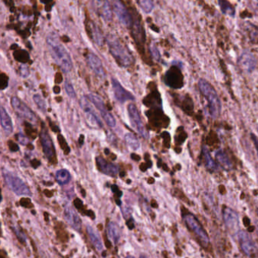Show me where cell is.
<instances>
[{
	"instance_id": "cell-1",
	"label": "cell",
	"mask_w": 258,
	"mask_h": 258,
	"mask_svg": "<svg viewBox=\"0 0 258 258\" xmlns=\"http://www.w3.org/2000/svg\"><path fill=\"white\" fill-rule=\"evenodd\" d=\"M48 48L56 65L64 73L67 74L72 70L73 63L71 55L60 41L59 36L55 33H51L46 38Z\"/></svg>"
},
{
	"instance_id": "cell-2",
	"label": "cell",
	"mask_w": 258,
	"mask_h": 258,
	"mask_svg": "<svg viewBox=\"0 0 258 258\" xmlns=\"http://www.w3.org/2000/svg\"><path fill=\"white\" fill-rule=\"evenodd\" d=\"M106 42L109 46V52L118 65L124 68H128L132 65L134 62L133 56L116 36L113 34L108 35Z\"/></svg>"
},
{
	"instance_id": "cell-3",
	"label": "cell",
	"mask_w": 258,
	"mask_h": 258,
	"mask_svg": "<svg viewBox=\"0 0 258 258\" xmlns=\"http://www.w3.org/2000/svg\"><path fill=\"white\" fill-rule=\"evenodd\" d=\"M198 88L208 102L210 115L212 118H217L221 114V103L217 92L211 84L204 79L198 81Z\"/></svg>"
},
{
	"instance_id": "cell-4",
	"label": "cell",
	"mask_w": 258,
	"mask_h": 258,
	"mask_svg": "<svg viewBox=\"0 0 258 258\" xmlns=\"http://www.w3.org/2000/svg\"><path fill=\"white\" fill-rule=\"evenodd\" d=\"M2 172L5 184L15 195L18 196H31V191L21 178L6 169H2Z\"/></svg>"
},
{
	"instance_id": "cell-5",
	"label": "cell",
	"mask_w": 258,
	"mask_h": 258,
	"mask_svg": "<svg viewBox=\"0 0 258 258\" xmlns=\"http://www.w3.org/2000/svg\"><path fill=\"white\" fill-rule=\"evenodd\" d=\"M184 221L186 227L198 238L201 244L204 247H207L209 244V237H208V233L196 217L193 214H186L184 216Z\"/></svg>"
},
{
	"instance_id": "cell-6",
	"label": "cell",
	"mask_w": 258,
	"mask_h": 258,
	"mask_svg": "<svg viewBox=\"0 0 258 258\" xmlns=\"http://www.w3.org/2000/svg\"><path fill=\"white\" fill-rule=\"evenodd\" d=\"M80 105H81V109L84 112L87 125L90 128H95V129L103 128V122L96 115L93 106L90 104V99H88V97L83 96L80 99Z\"/></svg>"
},
{
	"instance_id": "cell-7",
	"label": "cell",
	"mask_w": 258,
	"mask_h": 258,
	"mask_svg": "<svg viewBox=\"0 0 258 258\" xmlns=\"http://www.w3.org/2000/svg\"><path fill=\"white\" fill-rule=\"evenodd\" d=\"M11 104L14 110L15 111L16 113L21 117V118L26 119V120L30 122L32 124H36L37 122L36 115L34 112L25 104L23 103L21 99L14 96L11 98Z\"/></svg>"
},
{
	"instance_id": "cell-8",
	"label": "cell",
	"mask_w": 258,
	"mask_h": 258,
	"mask_svg": "<svg viewBox=\"0 0 258 258\" xmlns=\"http://www.w3.org/2000/svg\"><path fill=\"white\" fill-rule=\"evenodd\" d=\"M128 115H129V121L132 128L138 132L141 136L145 138H148V131L144 127L141 119L140 115L138 113V109L134 104H129L128 108Z\"/></svg>"
},
{
	"instance_id": "cell-9",
	"label": "cell",
	"mask_w": 258,
	"mask_h": 258,
	"mask_svg": "<svg viewBox=\"0 0 258 258\" xmlns=\"http://www.w3.org/2000/svg\"><path fill=\"white\" fill-rule=\"evenodd\" d=\"M112 6H113V11H115V14L120 22L125 27H129V28L132 27V24H133L132 16L127 9L125 4L121 0H113Z\"/></svg>"
},
{
	"instance_id": "cell-10",
	"label": "cell",
	"mask_w": 258,
	"mask_h": 258,
	"mask_svg": "<svg viewBox=\"0 0 258 258\" xmlns=\"http://www.w3.org/2000/svg\"><path fill=\"white\" fill-rule=\"evenodd\" d=\"M39 139H40V142H41L43 153H44L48 161L53 162L55 158V148L52 138H51L50 135H49L46 128H43L40 131Z\"/></svg>"
},
{
	"instance_id": "cell-11",
	"label": "cell",
	"mask_w": 258,
	"mask_h": 258,
	"mask_svg": "<svg viewBox=\"0 0 258 258\" xmlns=\"http://www.w3.org/2000/svg\"><path fill=\"white\" fill-rule=\"evenodd\" d=\"M238 239H239L240 248L245 255L252 256L254 254L256 253V245L252 240V236L247 232L243 230L238 232Z\"/></svg>"
},
{
	"instance_id": "cell-12",
	"label": "cell",
	"mask_w": 258,
	"mask_h": 258,
	"mask_svg": "<svg viewBox=\"0 0 258 258\" xmlns=\"http://www.w3.org/2000/svg\"><path fill=\"white\" fill-rule=\"evenodd\" d=\"M93 2L96 12L103 20L112 21L113 11L109 0H93Z\"/></svg>"
},
{
	"instance_id": "cell-13",
	"label": "cell",
	"mask_w": 258,
	"mask_h": 258,
	"mask_svg": "<svg viewBox=\"0 0 258 258\" xmlns=\"http://www.w3.org/2000/svg\"><path fill=\"white\" fill-rule=\"evenodd\" d=\"M224 221L226 227L232 233H238L240 227V218L237 213L231 208H226L224 211Z\"/></svg>"
},
{
	"instance_id": "cell-14",
	"label": "cell",
	"mask_w": 258,
	"mask_h": 258,
	"mask_svg": "<svg viewBox=\"0 0 258 258\" xmlns=\"http://www.w3.org/2000/svg\"><path fill=\"white\" fill-rule=\"evenodd\" d=\"M64 218L74 230L81 231V227H82V221H81V217H79L78 214L76 212L75 210L70 205L65 207V211H64Z\"/></svg>"
},
{
	"instance_id": "cell-15",
	"label": "cell",
	"mask_w": 258,
	"mask_h": 258,
	"mask_svg": "<svg viewBox=\"0 0 258 258\" xmlns=\"http://www.w3.org/2000/svg\"><path fill=\"white\" fill-rule=\"evenodd\" d=\"M112 84L115 98L119 103H125L128 100H134L135 99L134 96L128 90H125L122 87V84L117 81L116 79H112Z\"/></svg>"
},
{
	"instance_id": "cell-16",
	"label": "cell",
	"mask_w": 258,
	"mask_h": 258,
	"mask_svg": "<svg viewBox=\"0 0 258 258\" xmlns=\"http://www.w3.org/2000/svg\"><path fill=\"white\" fill-rule=\"evenodd\" d=\"M96 161L98 168L105 174L112 176V177H115L118 175V172H119V168H118V166L112 164V163L108 162L101 156L96 157Z\"/></svg>"
},
{
	"instance_id": "cell-17",
	"label": "cell",
	"mask_w": 258,
	"mask_h": 258,
	"mask_svg": "<svg viewBox=\"0 0 258 258\" xmlns=\"http://www.w3.org/2000/svg\"><path fill=\"white\" fill-rule=\"evenodd\" d=\"M87 65L90 69L98 76V77H104L106 76L104 68L100 58L93 53L89 54L87 58Z\"/></svg>"
},
{
	"instance_id": "cell-18",
	"label": "cell",
	"mask_w": 258,
	"mask_h": 258,
	"mask_svg": "<svg viewBox=\"0 0 258 258\" xmlns=\"http://www.w3.org/2000/svg\"><path fill=\"white\" fill-rule=\"evenodd\" d=\"M239 63L242 69L246 72H252L256 68V58L251 52H244L240 56Z\"/></svg>"
},
{
	"instance_id": "cell-19",
	"label": "cell",
	"mask_w": 258,
	"mask_h": 258,
	"mask_svg": "<svg viewBox=\"0 0 258 258\" xmlns=\"http://www.w3.org/2000/svg\"><path fill=\"white\" fill-rule=\"evenodd\" d=\"M0 115H1V126H2L5 135H11L14 129L11 117L8 115V112L3 107H1Z\"/></svg>"
},
{
	"instance_id": "cell-20",
	"label": "cell",
	"mask_w": 258,
	"mask_h": 258,
	"mask_svg": "<svg viewBox=\"0 0 258 258\" xmlns=\"http://www.w3.org/2000/svg\"><path fill=\"white\" fill-rule=\"evenodd\" d=\"M87 231L88 233L89 237H90V241H91L92 244L94 246L95 249L99 252H102L103 250V243L102 242L101 237L99 236V233L93 227L90 226H87Z\"/></svg>"
},
{
	"instance_id": "cell-21",
	"label": "cell",
	"mask_w": 258,
	"mask_h": 258,
	"mask_svg": "<svg viewBox=\"0 0 258 258\" xmlns=\"http://www.w3.org/2000/svg\"><path fill=\"white\" fill-rule=\"evenodd\" d=\"M107 232L109 239H110L115 244H118L121 239V230L119 226L115 222L109 223V224H108Z\"/></svg>"
},
{
	"instance_id": "cell-22",
	"label": "cell",
	"mask_w": 258,
	"mask_h": 258,
	"mask_svg": "<svg viewBox=\"0 0 258 258\" xmlns=\"http://www.w3.org/2000/svg\"><path fill=\"white\" fill-rule=\"evenodd\" d=\"M202 154H203L204 161L207 168L211 171H217L218 170V165L217 163L213 160L211 153L206 146H204L202 148Z\"/></svg>"
},
{
	"instance_id": "cell-23",
	"label": "cell",
	"mask_w": 258,
	"mask_h": 258,
	"mask_svg": "<svg viewBox=\"0 0 258 258\" xmlns=\"http://www.w3.org/2000/svg\"><path fill=\"white\" fill-rule=\"evenodd\" d=\"M216 159L221 164V165L226 170H230L232 168L231 161L230 157L223 150H218L215 154Z\"/></svg>"
},
{
	"instance_id": "cell-24",
	"label": "cell",
	"mask_w": 258,
	"mask_h": 258,
	"mask_svg": "<svg viewBox=\"0 0 258 258\" xmlns=\"http://www.w3.org/2000/svg\"><path fill=\"white\" fill-rule=\"evenodd\" d=\"M71 173L68 170L61 169L55 173V180L57 183L61 186L68 184L71 180Z\"/></svg>"
},
{
	"instance_id": "cell-25",
	"label": "cell",
	"mask_w": 258,
	"mask_h": 258,
	"mask_svg": "<svg viewBox=\"0 0 258 258\" xmlns=\"http://www.w3.org/2000/svg\"><path fill=\"white\" fill-rule=\"evenodd\" d=\"M90 29H91L92 38L96 44L99 46H103L104 44V38H103L101 30H99V27L93 22L90 24Z\"/></svg>"
},
{
	"instance_id": "cell-26",
	"label": "cell",
	"mask_w": 258,
	"mask_h": 258,
	"mask_svg": "<svg viewBox=\"0 0 258 258\" xmlns=\"http://www.w3.org/2000/svg\"><path fill=\"white\" fill-rule=\"evenodd\" d=\"M132 34H133L134 38H135V41L137 43H142L145 40V37L143 36V31H142V27L141 26L140 21L138 20L133 22L132 24Z\"/></svg>"
},
{
	"instance_id": "cell-27",
	"label": "cell",
	"mask_w": 258,
	"mask_h": 258,
	"mask_svg": "<svg viewBox=\"0 0 258 258\" xmlns=\"http://www.w3.org/2000/svg\"><path fill=\"white\" fill-rule=\"evenodd\" d=\"M125 139L128 146L133 151H137L140 147L138 138L131 132H128L125 135Z\"/></svg>"
},
{
	"instance_id": "cell-28",
	"label": "cell",
	"mask_w": 258,
	"mask_h": 258,
	"mask_svg": "<svg viewBox=\"0 0 258 258\" xmlns=\"http://www.w3.org/2000/svg\"><path fill=\"white\" fill-rule=\"evenodd\" d=\"M87 97L90 99V101L96 106V109L100 112V113L107 110L104 101H103V99L100 96L96 94H92L91 93V94H89Z\"/></svg>"
},
{
	"instance_id": "cell-29",
	"label": "cell",
	"mask_w": 258,
	"mask_h": 258,
	"mask_svg": "<svg viewBox=\"0 0 258 258\" xmlns=\"http://www.w3.org/2000/svg\"><path fill=\"white\" fill-rule=\"evenodd\" d=\"M101 115L103 117V120L107 124V125H109L112 128H115V126H116V120H115L113 115L109 111L106 110L105 112H102Z\"/></svg>"
},
{
	"instance_id": "cell-30",
	"label": "cell",
	"mask_w": 258,
	"mask_h": 258,
	"mask_svg": "<svg viewBox=\"0 0 258 258\" xmlns=\"http://www.w3.org/2000/svg\"><path fill=\"white\" fill-rule=\"evenodd\" d=\"M138 4L140 5L142 11L147 13V14L151 12L153 8H154L153 0H138Z\"/></svg>"
},
{
	"instance_id": "cell-31",
	"label": "cell",
	"mask_w": 258,
	"mask_h": 258,
	"mask_svg": "<svg viewBox=\"0 0 258 258\" xmlns=\"http://www.w3.org/2000/svg\"><path fill=\"white\" fill-rule=\"evenodd\" d=\"M33 101H34L35 104L37 106L38 109L43 112H46V103L45 102L44 99L42 98V96L39 94H36L33 96Z\"/></svg>"
},
{
	"instance_id": "cell-32",
	"label": "cell",
	"mask_w": 258,
	"mask_h": 258,
	"mask_svg": "<svg viewBox=\"0 0 258 258\" xmlns=\"http://www.w3.org/2000/svg\"><path fill=\"white\" fill-rule=\"evenodd\" d=\"M220 5H221V10L224 14H228L230 16L234 15V10L228 2H225L224 0H221Z\"/></svg>"
},
{
	"instance_id": "cell-33",
	"label": "cell",
	"mask_w": 258,
	"mask_h": 258,
	"mask_svg": "<svg viewBox=\"0 0 258 258\" xmlns=\"http://www.w3.org/2000/svg\"><path fill=\"white\" fill-rule=\"evenodd\" d=\"M11 229H12L13 232H14V234L17 236L19 241L22 243H26L27 238H26L25 234L23 233L22 230H21L20 227H17V226H14V227H12V228Z\"/></svg>"
},
{
	"instance_id": "cell-34",
	"label": "cell",
	"mask_w": 258,
	"mask_h": 258,
	"mask_svg": "<svg viewBox=\"0 0 258 258\" xmlns=\"http://www.w3.org/2000/svg\"><path fill=\"white\" fill-rule=\"evenodd\" d=\"M65 92H66L67 94L68 95L69 97H76V92L75 90H74V87H73V85L71 84V82H69L68 81H65Z\"/></svg>"
},
{
	"instance_id": "cell-35",
	"label": "cell",
	"mask_w": 258,
	"mask_h": 258,
	"mask_svg": "<svg viewBox=\"0 0 258 258\" xmlns=\"http://www.w3.org/2000/svg\"><path fill=\"white\" fill-rule=\"evenodd\" d=\"M16 138H17V142L21 144V145H27L29 144L28 138L25 136L24 134L21 133V132H19V133L16 135Z\"/></svg>"
},
{
	"instance_id": "cell-36",
	"label": "cell",
	"mask_w": 258,
	"mask_h": 258,
	"mask_svg": "<svg viewBox=\"0 0 258 258\" xmlns=\"http://www.w3.org/2000/svg\"><path fill=\"white\" fill-rule=\"evenodd\" d=\"M20 74L21 76L24 78L28 77L30 75V71H29L28 67L25 65H22L20 66Z\"/></svg>"
},
{
	"instance_id": "cell-37",
	"label": "cell",
	"mask_w": 258,
	"mask_h": 258,
	"mask_svg": "<svg viewBox=\"0 0 258 258\" xmlns=\"http://www.w3.org/2000/svg\"><path fill=\"white\" fill-rule=\"evenodd\" d=\"M150 49H151V54H152V56L154 57V59H156V60H159L161 55H160L159 51L157 50L155 45H151Z\"/></svg>"
},
{
	"instance_id": "cell-38",
	"label": "cell",
	"mask_w": 258,
	"mask_h": 258,
	"mask_svg": "<svg viewBox=\"0 0 258 258\" xmlns=\"http://www.w3.org/2000/svg\"><path fill=\"white\" fill-rule=\"evenodd\" d=\"M251 136H252V140L253 141L254 145H255V148H256L258 156V137L253 133L251 134Z\"/></svg>"
},
{
	"instance_id": "cell-39",
	"label": "cell",
	"mask_w": 258,
	"mask_h": 258,
	"mask_svg": "<svg viewBox=\"0 0 258 258\" xmlns=\"http://www.w3.org/2000/svg\"><path fill=\"white\" fill-rule=\"evenodd\" d=\"M9 147L10 149L12 151H17V150H19L18 145H16L14 142H9Z\"/></svg>"
},
{
	"instance_id": "cell-40",
	"label": "cell",
	"mask_w": 258,
	"mask_h": 258,
	"mask_svg": "<svg viewBox=\"0 0 258 258\" xmlns=\"http://www.w3.org/2000/svg\"><path fill=\"white\" fill-rule=\"evenodd\" d=\"M84 135H81V141H80V143L81 144V145H83V141H84Z\"/></svg>"
},
{
	"instance_id": "cell-41",
	"label": "cell",
	"mask_w": 258,
	"mask_h": 258,
	"mask_svg": "<svg viewBox=\"0 0 258 258\" xmlns=\"http://www.w3.org/2000/svg\"><path fill=\"white\" fill-rule=\"evenodd\" d=\"M257 233H258V230H257Z\"/></svg>"
}]
</instances>
